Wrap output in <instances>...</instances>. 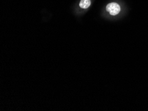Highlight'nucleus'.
Here are the masks:
<instances>
[{
    "label": "nucleus",
    "instance_id": "f257e3e1",
    "mask_svg": "<svg viewBox=\"0 0 148 111\" xmlns=\"http://www.w3.org/2000/svg\"><path fill=\"white\" fill-rule=\"evenodd\" d=\"M120 7L116 3H108L106 6V11L112 15H116L120 11Z\"/></svg>",
    "mask_w": 148,
    "mask_h": 111
},
{
    "label": "nucleus",
    "instance_id": "f03ea898",
    "mask_svg": "<svg viewBox=\"0 0 148 111\" xmlns=\"http://www.w3.org/2000/svg\"><path fill=\"white\" fill-rule=\"evenodd\" d=\"M90 0H81L80 2L79 6L82 9H87L90 6Z\"/></svg>",
    "mask_w": 148,
    "mask_h": 111
}]
</instances>
